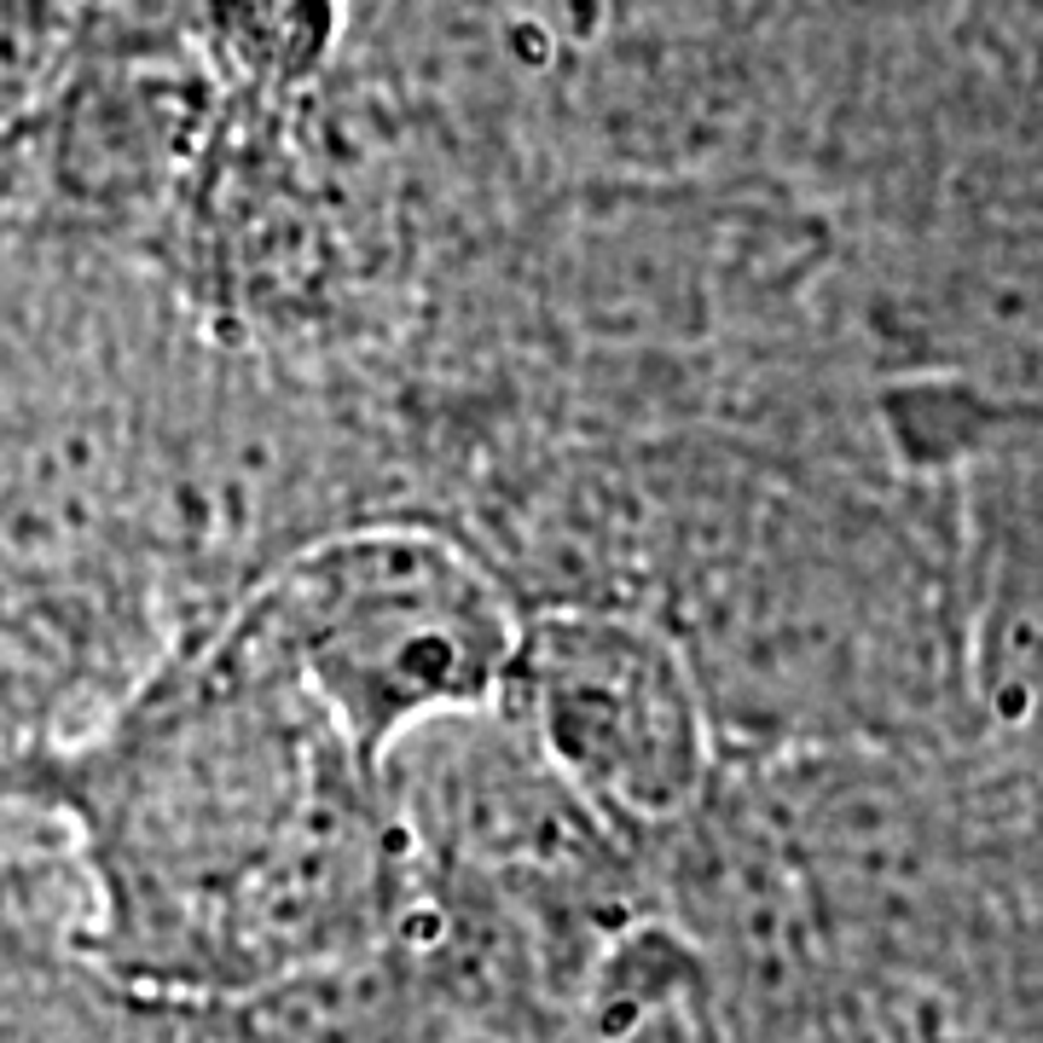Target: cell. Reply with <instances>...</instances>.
Segmentation results:
<instances>
[{
    "label": "cell",
    "mask_w": 1043,
    "mask_h": 1043,
    "mask_svg": "<svg viewBox=\"0 0 1043 1043\" xmlns=\"http://www.w3.org/2000/svg\"><path fill=\"white\" fill-rule=\"evenodd\" d=\"M70 24L58 0H0V134H12L65 65Z\"/></svg>",
    "instance_id": "obj_5"
},
{
    "label": "cell",
    "mask_w": 1043,
    "mask_h": 1043,
    "mask_svg": "<svg viewBox=\"0 0 1043 1043\" xmlns=\"http://www.w3.org/2000/svg\"><path fill=\"white\" fill-rule=\"evenodd\" d=\"M41 794L88 841L111 963L243 986L342 951L395 887L400 817L383 776L238 615L186 644Z\"/></svg>",
    "instance_id": "obj_1"
},
{
    "label": "cell",
    "mask_w": 1043,
    "mask_h": 1043,
    "mask_svg": "<svg viewBox=\"0 0 1043 1043\" xmlns=\"http://www.w3.org/2000/svg\"><path fill=\"white\" fill-rule=\"evenodd\" d=\"M499 713L586 812L621 824H672L713 783L702 679L644 621L603 609L528 615Z\"/></svg>",
    "instance_id": "obj_3"
},
{
    "label": "cell",
    "mask_w": 1043,
    "mask_h": 1043,
    "mask_svg": "<svg viewBox=\"0 0 1043 1043\" xmlns=\"http://www.w3.org/2000/svg\"><path fill=\"white\" fill-rule=\"evenodd\" d=\"M209 18L250 76L296 81L331 41L337 0H209Z\"/></svg>",
    "instance_id": "obj_4"
},
{
    "label": "cell",
    "mask_w": 1043,
    "mask_h": 1043,
    "mask_svg": "<svg viewBox=\"0 0 1043 1043\" xmlns=\"http://www.w3.org/2000/svg\"><path fill=\"white\" fill-rule=\"evenodd\" d=\"M233 615L377 776L406 736L499 707L528 621L476 551L418 522L331 528Z\"/></svg>",
    "instance_id": "obj_2"
},
{
    "label": "cell",
    "mask_w": 1043,
    "mask_h": 1043,
    "mask_svg": "<svg viewBox=\"0 0 1043 1043\" xmlns=\"http://www.w3.org/2000/svg\"><path fill=\"white\" fill-rule=\"evenodd\" d=\"M18 134L24 128L0 134V250L30 215V174H24V157H18Z\"/></svg>",
    "instance_id": "obj_6"
}]
</instances>
